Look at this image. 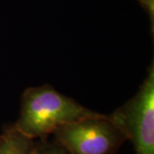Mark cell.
<instances>
[{
    "instance_id": "1",
    "label": "cell",
    "mask_w": 154,
    "mask_h": 154,
    "mask_svg": "<svg viewBox=\"0 0 154 154\" xmlns=\"http://www.w3.org/2000/svg\"><path fill=\"white\" fill-rule=\"evenodd\" d=\"M99 114L44 85L24 91L20 116L13 126L31 139L46 140L59 127Z\"/></svg>"
},
{
    "instance_id": "2",
    "label": "cell",
    "mask_w": 154,
    "mask_h": 154,
    "mask_svg": "<svg viewBox=\"0 0 154 154\" xmlns=\"http://www.w3.org/2000/svg\"><path fill=\"white\" fill-rule=\"evenodd\" d=\"M52 134L69 154H113L128 140L110 115L101 113L59 127Z\"/></svg>"
},
{
    "instance_id": "3",
    "label": "cell",
    "mask_w": 154,
    "mask_h": 154,
    "mask_svg": "<svg viewBox=\"0 0 154 154\" xmlns=\"http://www.w3.org/2000/svg\"><path fill=\"white\" fill-rule=\"evenodd\" d=\"M110 116L132 142L135 154H154L153 62L137 94Z\"/></svg>"
},
{
    "instance_id": "4",
    "label": "cell",
    "mask_w": 154,
    "mask_h": 154,
    "mask_svg": "<svg viewBox=\"0 0 154 154\" xmlns=\"http://www.w3.org/2000/svg\"><path fill=\"white\" fill-rule=\"evenodd\" d=\"M39 140L26 136L15 127L8 126L0 134V154H35Z\"/></svg>"
},
{
    "instance_id": "5",
    "label": "cell",
    "mask_w": 154,
    "mask_h": 154,
    "mask_svg": "<svg viewBox=\"0 0 154 154\" xmlns=\"http://www.w3.org/2000/svg\"><path fill=\"white\" fill-rule=\"evenodd\" d=\"M35 154H69L65 149L56 141L49 142L46 140H39Z\"/></svg>"
},
{
    "instance_id": "6",
    "label": "cell",
    "mask_w": 154,
    "mask_h": 154,
    "mask_svg": "<svg viewBox=\"0 0 154 154\" xmlns=\"http://www.w3.org/2000/svg\"><path fill=\"white\" fill-rule=\"evenodd\" d=\"M140 5L142 6L150 18V22L152 26V33H153L154 26V0H137Z\"/></svg>"
}]
</instances>
